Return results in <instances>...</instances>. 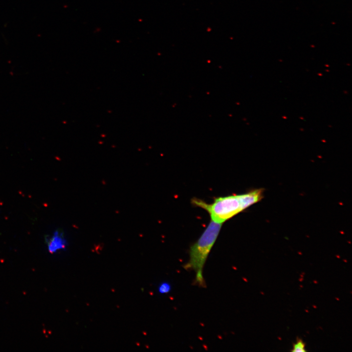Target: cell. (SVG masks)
<instances>
[{
    "label": "cell",
    "mask_w": 352,
    "mask_h": 352,
    "mask_svg": "<svg viewBox=\"0 0 352 352\" xmlns=\"http://www.w3.org/2000/svg\"><path fill=\"white\" fill-rule=\"evenodd\" d=\"M66 246V241L62 233L57 231L47 241L48 251L51 253L65 249Z\"/></svg>",
    "instance_id": "3"
},
{
    "label": "cell",
    "mask_w": 352,
    "mask_h": 352,
    "mask_svg": "<svg viewBox=\"0 0 352 352\" xmlns=\"http://www.w3.org/2000/svg\"><path fill=\"white\" fill-rule=\"evenodd\" d=\"M171 288V285L169 282H163L159 285L158 291L161 294H167L170 292Z\"/></svg>",
    "instance_id": "5"
},
{
    "label": "cell",
    "mask_w": 352,
    "mask_h": 352,
    "mask_svg": "<svg viewBox=\"0 0 352 352\" xmlns=\"http://www.w3.org/2000/svg\"><path fill=\"white\" fill-rule=\"evenodd\" d=\"M305 344L301 339H298L296 342L293 345V349L291 350L294 352H305L306 350L305 349Z\"/></svg>",
    "instance_id": "4"
},
{
    "label": "cell",
    "mask_w": 352,
    "mask_h": 352,
    "mask_svg": "<svg viewBox=\"0 0 352 352\" xmlns=\"http://www.w3.org/2000/svg\"><path fill=\"white\" fill-rule=\"evenodd\" d=\"M263 193L262 188L257 189L244 194L216 198L211 203L197 198H193L192 203L206 211L211 220L222 224L261 200Z\"/></svg>",
    "instance_id": "1"
},
{
    "label": "cell",
    "mask_w": 352,
    "mask_h": 352,
    "mask_svg": "<svg viewBox=\"0 0 352 352\" xmlns=\"http://www.w3.org/2000/svg\"><path fill=\"white\" fill-rule=\"evenodd\" d=\"M222 224L211 220L199 238L190 248L189 259L183 267L187 270H192L195 272L194 283L200 287L206 286L203 275V267Z\"/></svg>",
    "instance_id": "2"
}]
</instances>
